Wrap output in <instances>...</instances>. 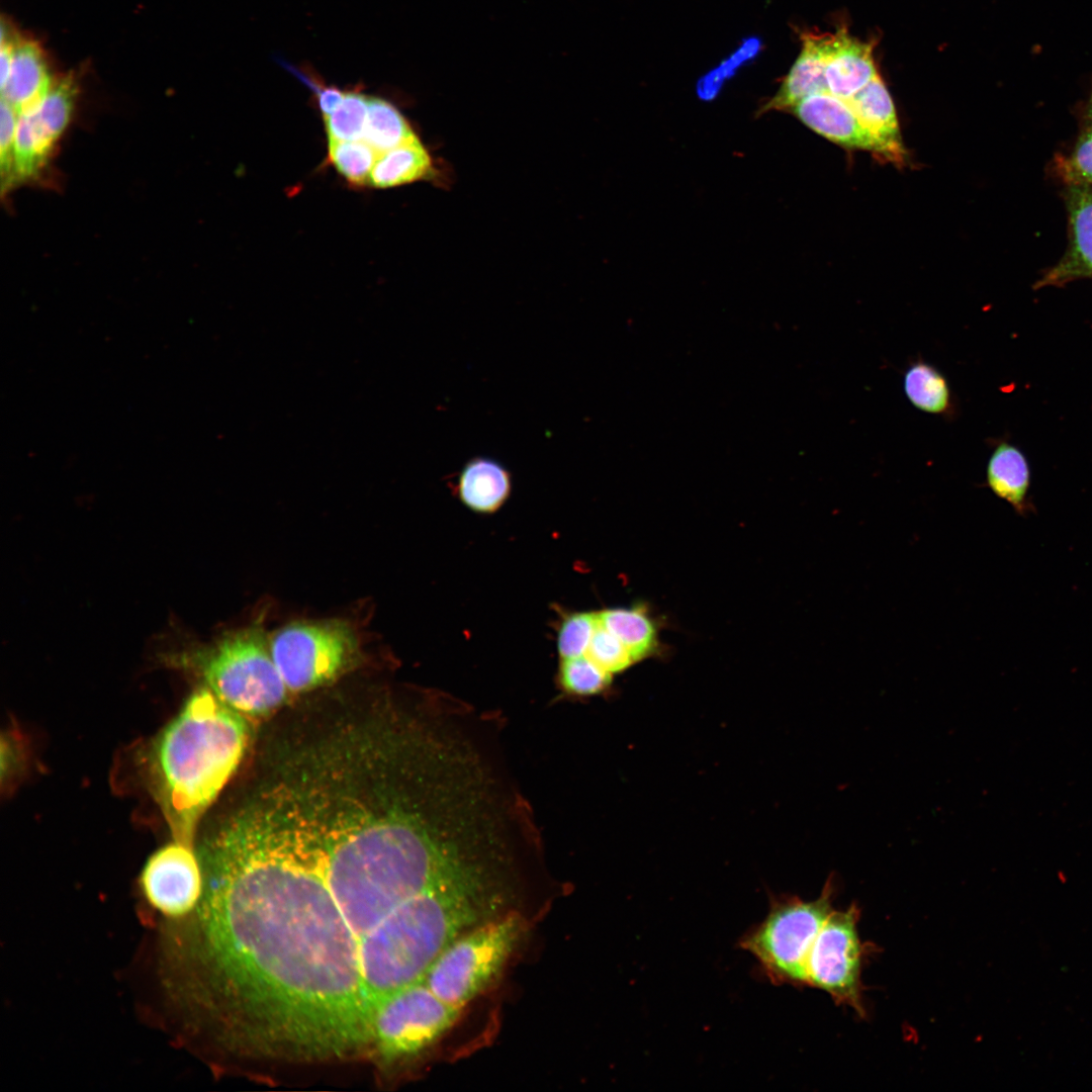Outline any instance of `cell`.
I'll return each mask as SVG.
<instances>
[{
	"label": "cell",
	"instance_id": "cell-18",
	"mask_svg": "<svg viewBox=\"0 0 1092 1092\" xmlns=\"http://www.w3.org/2000/svg\"><path fill=\"white\" fill-rule=\"evenodd\" d=\"M511 485L510 473L502 464L489 458L476 457L461 470L456 489L467 508L489 514L508 499Z\"/></svg>",
	"mask_w": 1092,
	"mask_h": 1092
},
{
	"label": "cell",
	"instance_id": "cell-2",
	"mask_svg": "<svg viewBox=\"0 0 1092 1092\" xmlns=\"http://www.w3.org/2000/svg\"><path fill=\"white\" fill-rule=\"evenodd\" d=\"M522 880L509 863L482 868L402 902L363 935L359 963L371 1019L390 995L423 981L454 940L502 916Z\"/></svg>",
	"mask_w": 1092,
	"mask_h": 1092
},
{
	"label": "cell",
	"instance_id": "cell-14",
	"mask_svg": "<svg viewBox=\"0 0 1092 1092\" xmlns=\"http://www.w3.org/2000/svg\"><path fill=\"white\" fill-rule=\"evenodd\" d=\"M802 49L776 95L759 110L790 112L804 98L821 92H828L825 80V67L836 42V32L801 33Z\"/></svg>",
	"mask_w": 1092,
	"mask_h": 1092
},
{
	"label": "cell",
	"instance_id": "cell-5",
	"mask_svg": "<svg viewBox=\"0 0 1092 1092\" xmlns=\"http://www.w3.org/2000/svg\"><path fill=\"white\" fill-rule=\"evenodd\" d=\"M525 931L516 913L480 924L439 956L424 982L442 1000L462 1008L498 979Z\"/></svg>",
	"mask_w": 1092,
	"mask_h": 1092
},
{
	"label": "cell",
	"instance_id": "cell-10",
	"mask_svg": "<svg viewBox=\"0 0 1092 1092\" xmlns=\"http://www.w3.org/2000/svg\"><path fill=\"white\" fill-rule=\"evenodd\" d=\"M77 87L71 77L55 80L34 104L18 113L13 149V185L36 175L69 124Z\"/></svg>",
	"mask_w": 1092,
	"mask_h": 1092
},
{
	"label": "cell",
	"instance_id": "cell-4",
	"mask_svg": "<svg viewBox=\"0 0 1092 1092\" xmlns=\"http://www.w3.org/2000/svg\"><path fill=\"white\" fill-rule=\"evenodd\" d=\"M207 688L243 716H262L285 700L287 687L259 627L231 633L193 654Z\"/></svg>",
	"mask_w": 1092,
	"mask_h": 1092
},
{
	"label": "cell",
	"instance_id": "cell-6",
	"mask_svg": "<svg viewBox=\"0 0 1092 1092\" xmlns=\"http://www.w3.org/2000/svg\"><path fill=\"white\" fill-rule=\"evenodd\" d=\"M834 878L817 899H772L766 917L740 941L776 984L807 985V962L816 937L833 910Z\"/></svg>",
	"mask_w": 1092,
	"mask_h": 1092
},
{
	"label": "cell",
	"instance_id": "cell-24",
	"mask_svg": "<svg viewBox=\"0 0 1092 1092\" xmlns=\"http://www.w3.org/2000/svg\"><path fill=\"white\" fill-rule=\"evenodd\" d=\"M379 153L364 140L329 141L328 158L337 172L354 186L369 184Z\"/></svg>",
	"mask_w": 1092,
	"mask_h": 1092
},
{
	"label": "cell",
	"instance_id": "cell-20",
	"mask_svg": "<svg viewBox=\"0 0 1092 1092\" xmlns=\"http://www.w3.org/2000/svg\"><path fill=\"white\" fill-rule=\"evenodd\" d=\"M433 160L418 136L379 154L372 169L369 184L390 188L428 178Z\"/></svg>",
	"mask_w": 1092,
	"mask_h": 1092
},
{
	"label": "cell",
	"instance_id": "cell-26",
	"mask_svg": "<svg viewBox=\"0 0 1092 1092\" xmlns=\"http://www.w3.org/2000/svg\"><path fill=\"white\" fill-rule=\"evenodd\" d=\"M558 687L570 697H588L609 687L612 675L586 656L561 659L557 673Z\"/></svg>",
	"mask_w": 1092,
	"mask_h": 1092
},
{
	"label": "cell",
	"instance_id": "cell-3",
	"mask_svg": "<svg viewBox=\"0 0 1092 1092\" xmlns=\"http://www.w3.org/2000/svg\"><path fill=\"white\" fill-rule=\"evenodd\" d=\"M249 727L208 688L194 692L155 748L157 795L175 839L192 845L197 822L237 769Z\"/></svg>",
	"mask_w": 1092,
	"mask_h": 1092
},
{
	"label": "cell",
	"instance_id": "cell-13",
	"mask_svg": "<svg viewBox=\"0 0 1092 1092\" xmlns=\"http://www.w3.org/2000/svg\"><path fill=\"white\" fill-rule=\"evenodd\" d=\"M810 129L849 149L874 153L884 160V152L876 138L862 125L846 100L829 92L810 95L791 111Z\"/></svg>",
	"mask_w": 1092,
	"mask_h": 1092
},
{
	"label": "cell",
	"instance_id": "cell-23",
	"mask_svg": "<svg viewBox=\"0 0 1092 1092\" xmlns=\"http://www.w3.org/2000/svg\"><path fill=\"white\" fill-rule=\"evenodd\" d=\"M598 617L600 623L627 647L635 661L654 649V625L640 609H609L598 613Z\"/></svg>",
	"mask_w": 1092,
	"mask_h": 1092
},
{
	"label": "cell",
	"instance_id": "cell-30",
	"mask_svg": "<svg viewBox=\"0 0 1092 1092\" xmlns=\"http://www.w3.org/2000/svg\"><path fill=\"white\" fill-rule=\"evenodd\" d=\"M18 113L1 99L0 162L2 190L13 186V149Z\"/></svg>",
	"mask_w": 1092,
	"mask_h": 1092
},
{
	"label": "cell",
	"instance_id": "cell-27",
	"mask_svg": "<svg viewBox=\"0 0 1092 1092\" xmlns=\"http://www.w3.org/2000/svg\"><path fill=\"white\" fill-rule=\"evenodd\" d=\"M1056 166L1060 177L1074 178L1092 186V91L1074 149L1069 157H1059Z\"/></svg>",
	"mask_w": 1092,
	"mask_h": 1092
},
{
	"label": "cell",
	"instance_id": "cell-25",
	"mask_svg": "<svg viewBox=\"0 0 1092 1092\" xmlns=\"http://www.w3.org/2000/svg\"><path fill=\"white\" fill-rule=\"evenodd\" d=\"M368 108V96L358 90H345L338 107L324 115L329 141L363 140Z\"/></svg>",
	"mask_w": 1092,
	"mask_h": 1092
},
{
	"label": "cell",
	"instance_id": "cell-17",
	"mask_svg": "<svg viewBox=\"0 0 1092 1092\" xmlns=\"http://www.w3.org/2000/svg\"><path fill=\"white\" fill-rule=\"evenodd\" d=\"M846 101L858 120L880 144L884 160L897 165L903 164L906 151L895 104L880 74Z\"/></svg>",
	"mask_w": 1092,
	"mask_h": 1092
},
{
	"label": "cell",
	"instance_id": "cell-9",
	"mask_svg": "<svg viewBox=\"0 0 1092 1092\" xmlns=\"http://www.w3.org/2000/svg\"><path fill=\"white\" fill-rule=\"evenodd\" d=\"M859 909L832 910L819 931L807 962V985L823 990L835 1003L863 1017L861 970L868 946L857 923Z\"/></svg>",
	"mask_w": 1092,
	"mask_h": 1092
},
{
	"label": "cell",
	"instance_id": "cell-16",
	"mask_svg": "<svg viewBox=\"0 0 1092 1092\" xmlns=\"http://www.w3.org/2000/svg\"><path fill=\"white\" fill-rule=\"evenodd\" d=\"M54 82L40 47L11 36V63L1 83V99L20 113L38 101Z\"/></svg>",
	"mask_w": 1092,
	"mask_h": 1092
},
{
	"label": "cell",
	"instance_id": "cell-1",
	"mask_svg": "<svg viewBox=\"0 0 1092 1092\" xmlns=\"http://www.w3.org/2000/svg\"><path fill=\"white\" fill-rule=\"evenodd\" d=\"M198 856L205 957L266 1036L311 1056H341L371 1040L359 940L306 825L276 803L256 802Z\"/></svg>",
	"mask_w": 1092,
	"mask_h": 1092
},
{
	"label": "cell",
	"instance_id": "cell-8",
	"mask_svg": "<svg viewBox=\"0 0 1092 1092\" xmlns=\"http://www.w3.org/2000/svg\"><path fill=\"white\" fill-rule=\"evenodd\" d=\"M461 1007L437 996L423 981L386 998L372 1018V1040L388 1060L412 1057L431 1048L455 1024Z\"/></svg>",
	"mask_w": 1092,
	"mask_h": 1092
},
{
	"label": "cell",
	"instance_id": "cell-12",
	"mask_svg": "<svg viewBox=\"0 0 1092 1092\" xmlns=\"http://www.w3.org/2000/svg\"><path fill=\"white\" fill-rule=\"evenodd\" d=\"M1068 213V246L1061 259L1034 283V289L1092 279V186L1061 176Z\"/></svg>",
	"mask_w": 1092,
	"mask_h": 1092
},
{
	"label": "cell",
	"instance_id": "cell-28",
	"mask_svg": "<svg viewBox=\"0 0 1092 1092\" xmlns=\"http://www.w3.org/2000/svg\"><path fill=\"white\" fill-rule=\"evenodd\" d=\"M598 624V613L578 612L566 615L560 623L557 635L560 659L583 656Z\"/></svg>",
	"mask_w": 1092,
	"mask_h": 1092
},
{
	"label": "cell",
	"instance_id": "cell-19",
	"mask_svg": "<svg viewBox=\"0 0 1092 1092\" xmlns=\"http://www.w3.org/2000/svg\"><path fill=\"white\" fill-rule=\"evenodd\" d=\"M986 475L987 485L995 495L1020 516L1029 512L1030 467L1019 448L1000 442L989 457Z\"/></svg>",
	"mask_w": 1092,
	"mask_h": 1092
},
{
	"label": "cell",
	"instance_id": "cell-22",
	"mask_svg": "<svg viewBox=\"0 0 1092 1092\" xmlns=\"http://www.w3.org/2000/svg\"><path fill=\"white\" fill-rule=\"evenodd\" d=\"M416 136L411 123L392 103L368 96L363 140L373 149L381 154Z\"/></svg>",
	"mask_w": 1092,
	"mask_h": 1092
},
{
	"label": "cell",
	"instance_id": "cell-29",
	"mask_svg": "<svg viewBox=\"0 0 1092 1092\" xmlns=\"http://www.w3.org/2000/svg\"><path fill=\"white\" fill-rule=\"evenodd\" d=\"M584 656L611 675L635 661L627 647L600 621Z\"/></svg>",
	"mask_w": 1092,
	"mask_h": 1092
},
{
	"label": "cell",
	"instance_id": "cell-15",
	"mask_svg": "<svg viewBox=\"0 0 1092 1092\" xmlns=\"http://www.w3.org/2000/svg\"><path fill=\"white\" fill-rule=\"evenodd\" d=\"M874 48V39L863 41L853 37L844 26L836 30V42L825 67L830 94L848 100L879 74Z\"/></svg>",
	"mask_w": 1092,
	"mask_h": 1092
},
{
	"label": "cell",
	"instance_id": "cell-31",
	"mask_svg": "<svg viewBox=\"0 0 1092 1092\" xmlns=\"http://www.w3.org/2000/svg\"><path fill=\"white\" fill-rule=\"evenodd\" d=\"M307 81L315 89L317 106L323 113V116L332 113L341 103L345 90H341L335 86L317 85L310 79H307Z\"/></svg>",
	"mask_w": 1092,
	"mask_h": 1092
},
{
	"label": "cell",
	"instance_id": "cell-21",
	"mask_svg": "<svg viewBox=\"0 0 1092 1092\" xmlns=\"http://www.w3.org/2000/svg\"><path fill=\"white\" fill-rule=\"evenodd\" d=\"M903 387L908 400L924 413L946 415L952 405L947 380L934 366L923 360L907 368Z\"/></svg>",
	"mask_w": 1092,
	"mask_h": 1092
},
{
	"label": "cell",
	"instance_id": "cell-11",
	"mask_svg": "<svg viewBox=\"0 0 1092 1092\" xmlns=\"http://www.w3.org/2000/svg\"><path fill=\"white\" fill-rule=\"evenodd\" d=\"M202 866L192 845L174 841L146 862L141 886L148 903L163 916L180 919L191 914L203 896Z\"/></svg>",
	"mask_w": 1092,
	"mask_h": 1092
},
{
	"label": "cell",
	"instance_id": "cell-7",
	"mask_svg": "<svg viewBox=\"0 0 1092 1092\" xmlns=\"http://www.w3.org/2000/svg\"><path fill=\"white\" fill-rule=\"evenodd\" d=\"M273 660L288 691L330 682L356 662L359 640L341 620L293 622L269 636Z\"/></svg>",
	"mask_w": 1092,
	"mask_h": 1092
}]
</instances>
